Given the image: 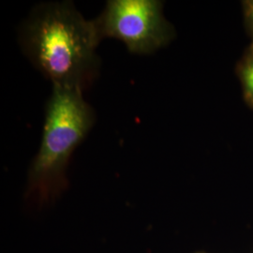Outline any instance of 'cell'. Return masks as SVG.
Listing matches in <instances>:
<instances>
[{
    "label": "cell",
    "mask_w": 253,
    "mask_h": 253,
    "mask_svg": "<svg viewBox=\"0 0 253 253\" xmlns=\"http://www.w3.org/2000/svg\"><path fill=\"white\" fill-rule=\"evenodd\" d=\"M101 40L95 19L84 18L70 1L39 5L21 31L27 57L53 85L82 90L98 71Z\"/></svg>",
    "instance_id": "cell-1"
},
{
    "label": "cell",
    "mask_w": 253,
    "mask_h": 253,
    "mask_svg": "<svg viewBox=\"0 0 253 253\" xmlns=\"http://www.w3.org/2000/svg\"><path fill=\"white\" fill-rule=\"evenodd\" d=\"M94 121V110L84 100L82 89L53 85L42 143L29 173L33 190L48 194L58 186L72 154L90 131Z\"/></svg>",
    "instance_id": "cell-2"
},
{
    "label": "cell",
    "mask_w": 253,
    "mask_h": 253,
    "mask_svg": "<svg viewBox=\"0 0 253 253\" xmlns=\"http://www.w3.org/2000/svg\"><path fill=\"white\" fill-rule=\"evenodd\" d=\"M95 21L102 39H117L131 54H153L175 36L159 0H110Z\"/></svg>",
    "instance_id": "cell-3"
},
{
    "label": "cell",
    "mask_w": 253,
    "mask_h": 253,
    "mask_svg": "<svg viewBox=\"0 0 253 253\" xmlns=\"http://www.w3.org/2000/svg\"><path fill=\"white\" fill-rule=\"evenodd\" d=\"M235 72L241 84L245 102L253 109V41L237 62Z\"/></svg>",
    "instance_id": "cell-4"
},
{
    "label": "cell",
    "mask_w": 253,
    "mask_h": 253,
    "mask_svg": "<svg viewBox=\"0 0 253 253\" xmlns=\"http://www.w3.org/2000/svg\"><path fill=\"white\" fill-rule=\"evenodd\" d=\"M245 27L253 41V0H247L242 4Z\"/></svg>",
    "instance_id": "cell-5"
}]
</instances>
